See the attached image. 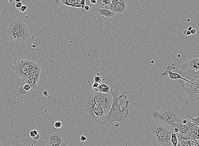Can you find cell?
Returning a JSON list of instances; mask_svg holds the SVG:
<instances>
[{
	"instance_id": "2",
	"label": "cell",
	"mask_w": 199,
	"mask_h": 146,
	"mask_svg": "<svg viewBox=\"0 0 199 146\" xmlns=\"http://www.w3.org/2000/svg\"><path fill=\"white\" fill-rule=\"evenodd\" d=\"M111 93L113 96V103L110 111L107 114L99 119L101 120L102 125L106 126L108 128H110L112 126L116 128L120 125H122L124 122V119L126 118L129 114V100L125 101V106L122 109L121 106L122 105V101L120 100L124 97V95L118 96L119 91L116 90L114 92L111 90Z\"/></svg>"
},
{
	"instance_id": "41",
	"label": "cell",
	"mask_w": 199,
	"mask_h": 146,
	"mask_svg": "<svg viewBox=\"0 0 199 146\" xmlns=\"http://www.w3.org/2000/svg\"><path fill=\"white\" fill-rule=\"evenodd\" d=\"M84 8L85 9V10L86 11H89L90 9L89 6H87V5H85L84 7Z\"/></svg>"
},
{
	"instance_id": "29",
	"label": "cell",
	"mask_w": 199,
	"mask_h": 146,
	"mask_svg": "<svg viewBox=\"0 0 199 146\" xmlns=\"http://www.w3.org/2000/svg\"><path fill=\"white\" fill-rule=\"evenodd\" d=\"M62 126V123L60 121H57L54 123V127L56 128H60Z\"/></svg>"
},
{
	"instance_id": "45",
	"label": "cell",
	"mask_w": 199,
	"mask_h": 146,
	"mask_svg": "<svg viewBox=\"0 0 199 146\" xmlns=\"http://www.w3.org/2000/svg\"><path fill=\"white\" fill-rule=\"evenodd\" d=\"M192 29V26H190V27H189V28H188V31H191V29Z\"/></svg>"
},
{
	"instance_id": "40",
	"label": "cell",
	"mask_w": 199,
	"mask_h": 146,
	"mask_svg": "<svg viewBox=\"0 0 199 146\" xmlns=\"http://www.w3.org/2000/svg\"><path fill=\"white\" fill-rule=\"evenodd\" d=\"M190 32H191V34H195L196 33V30L195 29H192Z\"/></svg>"
},
{
	"instance_id": "1",
	"label": "cell",
	"mask_w": 199,
	"mask_h": 146,
	"mask_svg": "<svg viewBox=\"0 0 199 146\" xmlns=\"http://www.w3.org/2000/svg\"><path fill=\"white\" fill-rule=\"evenodd\" d=\"M147 116L150 125L161 124L171 127L173 130L187 119L182 110L170 102L153 105L148 110Z\"/></svg>"
},
{
	"instance_id": "18",
	"label": "cell",
	"mask_w": 199,
	"mask_h": 146,
	"mask_svg": "<svg viewBox=\"0 0 199 146\" xmlns=\"http://www.w3.org/2000/svg\"><path fill=\"white\" fill-rule=\"evenodd\" d=\"M98 91L104 93H111L110 87L106 84H99L98 86Z\"/></svg>"
},
{
	"instance_id": "17",
	"label": "cell",
	"mask_w": 199,
	"mask_h": 146,
	"mask_svg": "<svg viewBox=\"0 0 199 146\" xmlns=\"http://www.w3.org/2000/svg\"><path fill=\"white\" fill-rule=\"evenodd\" d=\"M182 111L184 112L185 115H186L187 117H189L191 119V120L190 121L192 122V123L194 124V125H195V126H199V114H197V117L195 118H193V117H191L187 113V111H186L184 107H182Z\"/></svg>"
},
{
	"instance_id": "6",
	"label": "cell",
	"mask_w": 199,
	"mask_h": 146,
	"mask_svg": "<svg viewBox=\"0 0 199 146\" xmlns=\"http://www.w3.org/2000/svg\"><path fill=\"white\" fill-rule=\"evenodd\" d=\"M94 103L91 93H89L85 96L83 100V112L86 117L88 119L97 120L94 114V108L95 105Z\"/></svg>"
},
{
	"instance_id": "43",
	"label": "cell",
	"mask_w": 199,
	"mask_h": 146,
	"mask_svg": "<svg viewBox=\"0 0 199 146\" xmlns=\"http://www.w3.org/2000/svg\"><path fill=\"white\" fill-rule=\"evenodd\" d=\"M43 95H44L45 96H47L48 95V92L47 91H43Z\"/></svg>"
},
{
	"instance_id": "30",
	"label": "cell",
	"mask_w": 199,
	"mask_h": 146,
	"mask_svg": "<svg viewBox=\"0 0 199 146\" xmlns=\"http://www.w3.org/2000/svg\"><path fill=\"white\" fill-rule=\"evenodd\" d=\"M10 146H27V145H25V144H21L20 143H19V142H16V141H15L14 142H13L12 143H11V144Z\"/></svg>"
},
{
	"instance_id": "48",
	"label": "cell",
	"mask_w": 199,
	"mask_h": 146,
	"mask_svg": "<svg viewBox=\"0 0 199 146\" xmlns=\"http://www.w3.org/2000/svg\"><path fill=\"white\" fill-rule=\"evenodd\" d=\"M178 58H180V55H178Z\"/></svg>"
},
{
	"instance_id": "51",
	"label": "cell",
	"mask_w": 199,
	"mask_h": 146,
	"mask_svg": "<svg viewBox=\"0 0 199 146\" xmlns=\"http://www.w3.org/2000/svg\"><path fill=\"white\" fill-rule=\"evenodd\" d=\"M198 52H199V51H198Z\"/></svg>"
},
{
	"instance_id": "31",
	"label": "cell",
	"mask_w": 199,
	"mask_h": 146,
	"mask_svg": "<svg viewBox=\"0 0 199 146\" xmlns=\"http://www.w3.org/2000/svg\"><path fill=\"white\" fill-rule=\"evenodd\" d=\"M27 6L26 5H23L21 8L18 9L21 13L25 12L27 10Z\"/></svg>"
},
{
	"instance_id": "10",
	"label": "cell",
	"mask_w": 199,
	"mask_h": 146,
	"mask_svg": "<svg viewBox=\"0 0 199 146\" xmlns=\"http://www.w3.org/2000/svg\"><path fill=\"white\" fill-rule=\"evenodd\" d=\"M29 30L26 25L23 22L20 31L15 39V41L19 43H23L27 40L29 36Z\"/></svg>"
},
{
	"instance_id": "26",
	"label": "cell",
	"mask_w": 199,
	"mask_h": 146,
	"mask_svg": "<svg viewBox=\"0 0 199 146\" xmlns=\"http://www.w3.org/2000/svg\"><path fill=\"white\" fill-rule=\"evenodd\" d=\"M119 2V0H112V2L111 3V5L110 6V8L109 10L111 11H113L114 7L116 6V4H117Z\"/></svg>"
},
{
	"instance_id": "23",
	"label": "cell",
	"mask_w": 199,
	"mask_h": 146,
	"mask_svg": "<svg viewBox=\"0 0 199 146\" xmlns=\"http://www.w3.org/2000/svg\"><path fill=\"white\" fill-rule=\"evenodd\" d=\"M178 133L175 134L172 132L171 137V142L173 146H178Z\"/></svg>"
},
{
	"instance_id": "36",
	"label": "cell",
	"mask_w": 199,
	"mask_h": 146,
	"mask_svg": "<svg viewBox=\"0 0 199 146\" xmlns=\"http://www.w3.org/2000/svg\"><path fill=\"white\" fill-rule=\"evenodd\" d=\"M30 136L32 138H33L35 136H36L35 134H34V133L33 132V130H31L30 132Z\"/></svg>"
},
{
	"instance_id": "33",
	"label": "cell",
	"mask_w": 199,
	"mask_h": 146,
	"mask_svg": "<svg viewBox=\"0 0 199 146\" xmlns=\"http://www.w3.org/2000/svg\"><path fill=\"white\" fill-rule=\"evenodd\" d=\"M23 5V4H22V2H18V3H16L15 6H16V7L17 8L19 9V8H21V7H22V6Z\"/></svg>"
},
{
	"instance_id": "32",
	"label": "cell",
	"mask_w": 199,
	"mask_h": 146,
	"mask_svg": "<svg viewBox=\"0 0 199 146\" xmlns=\"http://www.w3.org/2000/svg\"><path fill=\"white\" fill-rule=\"evenodd\" d=\"M23 87H24V88L25 90L26 91H30V89H31V86H30V85H29V84H25V85H24V86H23Z\"/></svg>"
},
{
	"instance_id": "8",
	"label": "cell",
	"mask_w": 199,
	"mask_h": 146,
	"mask_svg": "<svg viewBox=\"0 0 199 146\" xmlns=\"http://www.w3.org/2000/svg\"><path fill=\"white\" fill-rule=\"evenodd\" d=\"M11 66L17 76L25 80L29 76H31L29 71L24 67L21 60L15 62L14 65H11Z\"/></svg>"
},
{
	"instance_id": "38",
	"label": "cell",
	"mask_w": 199,
	"mask_h": 146,
	"mask_svg": "<svg viewBox=\"0 0 199 146\" xmlns=\"http://www.w3.org/2000/svg\"><path fill=\"white\" fill-rule=\"evenodd\" d=\"M40 134H37V135H36V136H35L33 138L34 140H36H36H38V139L40 138Z\"/></svg>"
},
{
	"instance_id": "42",
	"label": "cell",
	"mask_w": 199,
	"mask_h": 146,
	"mask_svg": "<svg viewBox=\"0 0 199 146\" xmlns=\"http://www.w3.org/2000/svg\"><path fill=\"white\" fill-rule=\"evenodd\" d=\"M61 146H69L67 143L66 142H62V144Z\"/></svg>"
},
{
	"instance_id": "27",
	"label": "cell",
	"mask_w": 199,
	"mask_h": 146,
	"mask_svg": "<svg viewBox=\"0 0 199 146\" xmlns=\"http://www.w3.org/2000/svg\"><path fill=\"white\" fill-rule=\"evenodd\" d=\"M100 84L97 83V82H94L93 84L92 85V87L95 91V92H99L98 91V86Z\"/></svg>"
},
{
	"instance_id": "25",
	"label": "cell",
	"mask_w": 199,
	"mask_h": 146,
	"mask_svg": "<svg viewBox=\"0 0 199 146\" xmlns=\"http://www.w3.org/2000/svg\"><path fill=\"white\" fill-rule=\"evenodd\" d=\"M102 76L98 74L94 76V82H97L98 83H100L102 82Z\"/></svg>"
},
{
	"instance_id": "9",
	"label": "cell",
	"mask_w": 199,
	"mask_h": 146,
	"mask_svg": "<svg viewBox=\"0 0 199 146\" xmlns=\"http://www.w3.org/2000/svg\"><path fill=\"white\" fill-rule=\"evenodd\" d=\"M177 65V63H172V64L168 66L167 69L166 70L165 72L164 73H161V77H163V76H165L166 75V74L168 73L169 74V77H170V78L172 79H182L183 80L186 81V82H188L190 84H192L193 85H195L194 84V83L192 82H191V81H190L184 78L183 77H182V76L180 75V74H179V73H173L172 71V69H175V66Z\"/></svg>"
},
{
	"instance_id": "50",
	"label": "cell",
	"mask_w": 199,
	"mask_h": 146,
	"mask_svg": "<svg viewBox=\"0 0 199 146\" xmlns=\"http://www.w3.org/2000/svg\"><path fill=\"white\" fill-rule=\"evenodd\" d=\"M197 58H198V59L199 60V55L198 56V57Z\"/></svg>"
},
{
	"instance_id": "5",
	"label": "cell",
	"mask_w": 199,
	"mask_h": 146,
	"mask_svg": "<svg viewBox=\"0 0 199 146\" xmlns=\"http://www.w3.org/2000/svg\"><path fill=\"white\" fill-rule=\"evenodd\" d=\"M178 82L182 89L189 95V98L186 102L188 106H191L196 101H199V84L194 85L182 79L179 81Z\"/></svg>"
},
{
	"instance_id": "37",
	"label": "cell",
	"mask_w": 199,
	"mask_h": 146,
	"mask_svg": "<svg viewBox=\"0 0 199 146\" xmlns=\"http://www.w3.org/2000/svg\"><path fill=\"white\" fill-rule=\"evenodd\" d=\"M87 138L85 137V136H81V138H80V141L81 142H85L87 140Z\"/></svg>"
},
{
	"instance_id": "12",
	"label": "cell",
	"mask_w": 199,
	"mask_h": 146,
	"mask_svg": "<svg viewBox=\"0 0 199 146\" xmlns=\"http://www.w3.org/2000/svg\"><path fill=\"white\" fill-rule=\"evenodd\" d=\"M48 141L52 146H61L63 142L61 137L57 134H51L49 136Z\"/></svg>"
},
{
	"instance_id": "13",
	"label": "cell",
	"mask_w": 199,
	"mask_h": 146,
	"mask_svg": "<svg viewBox=\"0 0 199 146\" xmlns=\"http://www.w3.org/2000/svg\"><path fill=\"white\" fill-rule=\"evenodd\" d=\"M178 138L179 141V146H191L189 136L184 135V134L180 133H178Z\"/></svg>"
},
{
	"instance_id": "16",
	"label": "cell",
	"mask_w": 199,
	"mask_h": 146,
	"mask_svg": "<svg viewBox=\"0 0 199 146\" xmlns=\"http://www.w3.org/2000/svg\"><path fill=\"white\" fill-rule=\"evenodd\" d=\"M99 12L100 14L102 16H106L107 17H111L114 15V12L107 9L100 8L99 10Z\"/></svg>"
},
{
	"instance_id": "24",
	"label": "cell",
	"mask_w": 199,
	"mask_h": 146,
	"mask_svg": "<svg viewBox=\"0 0 199 146\" xmlns=\"http://www.w3.org/2000/svg\"><path fill=\"white\" fill-rule=\"evenodd\" d=\"M61 4L67 6L75 7V5L73 3V0H61Z\"/></svg>"
},
{
	"instance_id": "34",
	"label": "cell",
	"mask_w": 199,
	"mask_h": 146,
	"mask_svg": "<svg viewBox=\"0 0 199 146\" xmlns=\"http://www.w3.org/2000/svg\"><path fill=\"white\" fill-rule=\"evenodd\" d=\"M183 33L187 36H190L191 34L190 31H189L188 30H185L183 31Z\"/></svg>"
},
{
	"instance_id": "35",
	"label": "cell",
	"mask_w": 199,
	"mask_h": 146,
	"mask_svg": "<svg viewBox=\"0 0 199 146\" xmlns=\"http://www.w3.org/2000/svg\"><path fill=\"white\" fill-rule=\"evenodd\" d=\"M80 4H81V7L84 8V7L86 5L85 0H81V1L80 2Z\"/></svg>"
},
{
	"instance_id": "14",
	"label": "cell",
	"mask_w": 199,
	"mask_h": 146,
	"mask_svg": "<svg viewBox=\"0 0 199 146\" xmlns=\"http://www.w3.org/2000/svg\"><path fill=\"white\" fill-rule=\"evenodd\" d=\"M94 112L96 119H99L106 115L104 109L100 106L97 104L95 105Z\"/></svg>"
},
{
	"instance_id": "28",
	"label": "cell",
	"mask_w": 199,
	"mask_h": 146,
	"mask_svg": "<svg viewBox=\"0 0 199 146\" xmlns=\"http://www.w3.org/2000/svg\"><path fill=\"white\" fill-rule=\"evenodd\" d=\"M18 92L20 95H24L26 93L27 91L25 90L23 87H21L18 89Z\"/></svg>"
},
{
	"instance_id": "7",
	"label": "cell",
	"mask_w": 199,
	"mask_h": 146,
	"mask_svg": "<svg viewBox=\"0 0 199 146\" xmlns=\"http://www.w3.org/2000/svg\"><path fill=\"white\" fill-rule=\"evenodd\" d=\"M23 23V21L21 20H16L11 22L6 31L7 36L11 40H15L20 31Z\"/></svg>"
},
{
	"instance_id": "47",
	"label": "cell",
	"mask_w": 199,
	"mask_h": 146,
	"mask_svg": "<svg viewBox=\"0 0 199 146\" xmlns=\"http://www.w3.org/2000/svg\"><path fill=\"white\" fill-rule=\"evenodd\" d=\"M15 1L16 3H18V2H21V0H15Z\"/></svg>"
},
{
	"instance_id": "49",
	"label": "cell",
	"mask_w": 199,
	"mask_h": 146,
	"mask_svg": "<svg viewBox=\"0 0 199 146\" xmlns=\"http://www.w3.org/2000/svg\"><path fill=\"white\" fill-rule=\"evenodd\" d=\"M0 146H2V145L1 144V143H0Z\"/></svg>"
},
{
	"instance_id": "39",
	"label": "cell",
	"mask_w": 199,
	"mask_h": 146,
	"mask_svg": "<svg viewBox=\"0 0 199 146\" xmlns=\"http://www.w3.org/2000/svg\"><path fill=\"white\" fill-rule=\"evenodd\" d=\"M90 1L91 4L95 5V4H96L97 3L98 0H90Z\"/></svg>"
},
{
	"instance_id": "3",
	"label": "cell",
	"mask_w": 199,
	"mask_h": 146,
	"mask_svg": "<svg viewBox=\"0 0 199 146\" xmlns=\"http://www.w3.org/2000/svg\"><path fill=\"white\" fill-rule=\"evenodd\" d=\"M150 129L156 142L160 146H170L172 144L171 137L173 130L171 127L155 123L151 125Z\"/></svg>"
},
{
	"instance_id": "19",
	"label": "cell",
	"mask_w": 199,
	"mask_h": 146,
	"mask_svg": "<svg viewBox=\"0 0 199 146\" xmlns=\"http://www.w3.org/2000/svg\"><path fill=\"white\" fill-rule=\"evenodd\" d=\"M28 71L31 76L35 74L38 72L41 71L40 64L37 62L34 66H32L31 68L29 69V70H28Z\"/></svg>"
},
{
	"instance_id": "11",
	"label": "cell",
	"mask_w": 199,
	"mask_h": 146,
	"mask_svg": "<svg viewBox=\"0 0 199 146\" xmlns=\"http://www.w3.org/2000/svg\"><path fill=\"white\" fill-rule=\"evenodd\" d=\"M41 71L38 72L35 74H33L29 76L25 80L26 81V84H29L31 87H33V89H35L37 87V83L38 82L39 77L40 75Z\"/></svg>"
},
{
	"instance_id": "44",
	"label": "cell",
	"mask_w": 199,
	"mask_h": 146,
	"mask_svg": "<svg viewBox=\"0 0 199 146\" xmlns=\"http://www.w3.org/2000/svg\"><path fill=\"white\" fill-rule=\"evenodd\" d=\"M46 146H52V145L50 144V142H48V143L46 145Z\"/></svg>"
},
{
	"instance_id": "46",
	"label": "cell",
	"mask_w": 199,
	"mask_h": 146,
	"mask_svg": "<svg viewBox=\"0 0 199 146\" xmlns=\"http://www.w3.org/2000/svg\"><path fill=\"white\" fill-rule=\"evenodd\" d=\"M8 0V2H9L10 3H12L14 0Z\"/></svg>"
},
{
	"instance_id": "22",
	"label": "cell",
	"mask_w": 199,
	"mask_h": 146,
	"mask_svg": "<svg viewBox=\"0 0 199 146\" xmlns=\"http://www.w3.org/2000/svg\"><path fill=\"white\" fill-rule=\"evenodd\" d=\"M119 2L120 4V14H122L125 12L126 11V4L124 0H119Z\"/></svg>"
},
{
	"instance_id": "4",
	"label": "cell",
	"mask_w": 199,
	"mask_h": 146,
	"mask_svg": "<svg viewBox=\"0 0 199 146\" xmlns=\"http://www.w3.org/2000/svg\"><path fill=\"white\" fill-rule=\"evenodd\" d=\"M91 95L94 103L101 107L106 115L110 111L113 103L112 94L95 92L91 93Z\"/></svg>"
},
{
	"instance_id": "20",
	"label": "cell",
	"mask_w": 199,
	"mask_h": 146,
	"mask_svg": "<svg viewBox=\"0 0 199 146\" xmlns=\"http://www.w3.org/2000/svg\"><path fill=\"white\" fill-rule=\"evenodd\" d=\"M21 61L22 63L25 68L28 71L29 70V69L32 66H34L37 63L35 61H33L31 60H21Z\"/></svg>"
},
{
	"instance_id": "15",
	"label": "cell",
	"mask_w": 199,
	"mask_h": 146,
	"mask_svg": "<svg viewBox=\"0 0 199 146\" xmlns=\"http://www.w3.org/2000/svg\"><path fill=\"white\" fill-rule=\"evenodd\" d=\"M189 66L193 71L197 72L199 71V60L195 58L190 60L189 62Z\"/></svg>"
},
{
	"instance_id": "21",
	"label": "cell",
	"mask_w": 199,
	"mask_h": 146,
	"mask_svg": "<svg viewBox=\"0 0 199 146\" xmlns=\"http://www.w3.org/2000/svg\"><path fill=\"white\" fill-rule=\"evenodd\" d=\"M47 2L49 6L56 8L61 5V0H47Z\"/></svg>"
}]
</instances>
